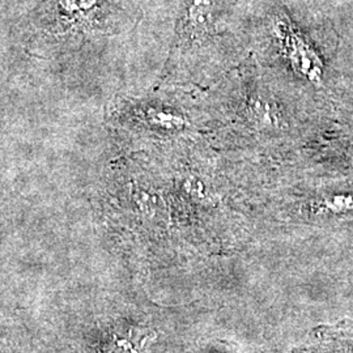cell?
<instances>
[{
	"mask_svg": "<svg viewBox=\"0 0 353 353\" xmlns=\"http://www.w3.org/2000/svg\"><path fill=\"white\" fill-rule=\"evenodd\" d=\"M147 121L151 126L161 130H181L185 127V118L179 114L169 112V109L151 108L147 112Z\"/></svg>",
	"mask_w": 353,
	"mask_h": 353,
	"instance_id": "cell-3",
	"label": "cell"
},
{
	"mask_svg": "<svg viewBox=\"0 0 353 353\" xmlns=\"http://www.w3.org/2000/svg\"><path fill=\"white\" fill-rule=\"evenodd\" d=\"M275 36L290 68L309 83L321 85L323 81V63L312 45L290 23H278Z\"/></svg>",
	"mask_w": 353,
	"mask_h": 353,
	"instance_id": "cell-1",
	"label": "cell"
},
{
	"mask_svg": "<svg viewBox=\"0 0 353 353\" xmlns=\"http://www.w3.org/2000/svg\"><path fill=\"white\" fill-rule=\"evenodd\" d=\"M212 20V4L210 0H194L189 10L188 26L183 32L189 42L204 39Z\"/></svg>",
	"mask_w": 353,
	"mask_h": 353,
	"instance_id": "cell-2",
	"label": "cell"
}]
</instances>
